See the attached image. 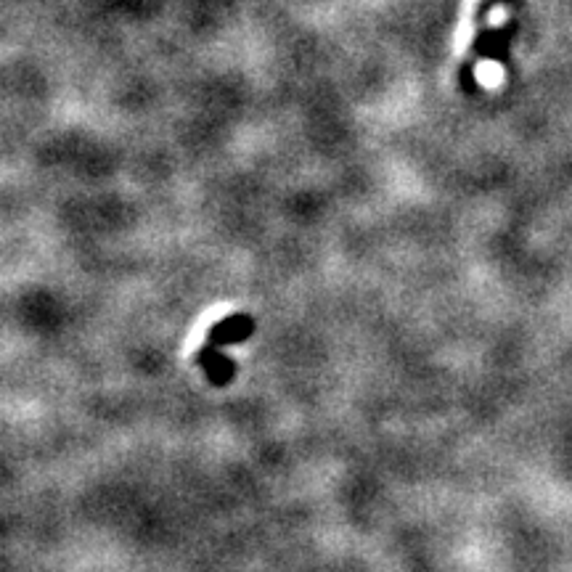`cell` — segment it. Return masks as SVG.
Wrapping results in <instances>:
<instances>
[{"instance_id":"obj_1","label":"cell","mask_w":572,"mask_h":572,"mask_svg":"<svg viewBox=\"0 0 572 572\" xmlns=\"http://www.w3.org/2000/svg\"><path fill=\"white\" fill-rule=\"evenodd\" d=\"M252 334H255V318L249 316V313H231V316H226L215 326H210L207 342L215 347H231L247 342Z\"/></svg>"},{"instance_id":"obj_2","label":"cell","mask_w":572,"mask_h":572,"mask_svg":"<svg viewBox=\"0 0 572 572\" xmlns=\"http://www.w3.org/2000/svg\"><path fill=\"white\" fill-rule=\"evenodd\" d=\"M196 363L215 387H226L236 377V363L220 347L210 345V342L202 350H196Z\"/></svg>"}]
</instances>
